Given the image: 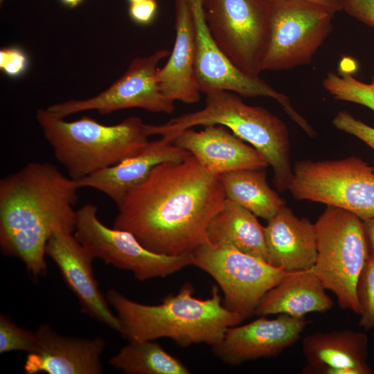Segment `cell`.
Listing matches in <instances>:
<instances>
[{"mask_svg":"<svg viewBox=\"0 0 374 374\" xmlns=\"http://www.w3.org/2000/svg\"><path fill=\"white\" fill-rule=\"evenodd\" d=\"M226 200L219 176L190 154L159 163L130 190L113 227L130 232L150 251L190 254L208 242V224Z\"/></svg>","mask_w":374,"mask_h":374,"instance_id":"1","label":"cell"},{"mask_svg":"<svg viewBox=\"0 0 374 374\" xmlns=\"http://www.w3.org/2000/svg\"><path fill=\"white\" fill-rule=\"evenodd\" d=\"M77 181L46 162H30L0 180V247L35 279L46 275L45 249L59 231L73 233Z\"/></svg>","mask_w":374,"mask_h":374,"instance_id":"2","label":"cell"},{"mask_svg":"<svg viewBox=\"0 0 374 374\" xmlns=\"http://www.w3.org/2000/svg\"><path fill=\"white\" fill-rule=\"evenodd\" d=\"M194 292L192 284L186 283L177 294H168L158 305L134 301L114 288L105 296L118 319V332L128 341L168 338L184 347L199 344L213 346L228 328L242 319L223 305L217 286L206 299L195 297Z\"/></svg>","mask_w":374,"mask_h":374,"instance_id":"3","label":"cell"},{"mask_svg":"<svg viewBox=\"0 0 374 374\" xmlns=\"http://www.w3.org/2000/svg\"><path fill=\"white\" fill-rule=\"evenodd\" d=\"M203 109L174 118L161 125H148L150 136L172 138L179 132L198 125H221L256 148L274 172L278 190L288 189L293 177L287 127L267 109L244 103L235 93L211 90L204 93Z\"/></svg>","mask_w":374,"mask_h":374,"instance_id":"4","label":"cell"},{"mask_svg":"<svg viewBox=\"0 0 374 374\" xmlns=\"http://www.w3.org/2000/svg\"><path fill=\"white\" fill-rule=\"evenodd\" d=\"M36 118L56 160L74 180L118 163L149 141L147 124L136 116L105 125L87 116L68 122L39 109Z\"/></svg>","mask_w":374,"mask_h":374,"instance_id":"5","label":"cell"},{"mask_svg":"<svg viewBox=\"0 0 374 374\" xmlns=\"http://www.w3.org/2000/svg\"><path fill=\"white\" fill-rule=\"evenodd\" d=\"M317 256L313 269L339 307L359 314L357 283L369 256L363 220L341 208L327 206L314 224Z\"/></svg>","mask_w":374,"mask_h":374,"instance_id":"6","label":"cell"},{"mask_svg":"<svg viewBox=\"0 0 374 374\" xmlns=\"http://www.w3.org/2000/svg\"><path fill=\"white\" fill-rule=\"evenodd\" d=\"M288 190L296 199L341 208L362 220L374 215V172L359 157L297 161Z\"/></svg>","mask_w":374,"mask_h":374,"instance_id":"7","label":"cell"},{"mask_svg":"<svg viewBox=\"0 0 374 374\" xmlns=\"http://www.w3.org/2000/svg\"><path fill=\"white\" fill-rule=\"evenodd\" d=\"M335 13L308 0L271 2L262 71L287 70L310 63L331 33Z\"/></svg>","mask_w":374,"mask_h":374,"instance_id":"8","label":"cell"},{"mask_svg":"<svg viewBox=\"0 0 374 374\" xmlns=\"http://www.w3.org/2000/svg\"><path fill=\"white\" fill-rule=\"evenodd\" d=\"M192 265L208 273L223 293L222 304L244 321L265 294L292 272L226 244L208 242L192 253Z\"/></svg>","mask_w":374,"mask_h":374,"instance_id":"9","label":"cell"},{"mask_svg":"<svg viewBox=\"0 0 374 374\" xmlns=\"http://www.w3.org/2000/svg\"><path fill=\"white\" fill-rule=\"evenodd\" d=\"M206 21L220 51L242 72L258 76L269 38L270 3L203 0Z\"/></svg>","mask_w":374,"mask_h":374,"instance_id":"10","label":"cell"},{"mask_svg":"<svg viewBox=\"0 0 374 374\" xmlns=\"http://www.w3.org/2000/svg\"><path fill=\"white\" fill-rule=\"evenodd\" d=\"M74 235L95 259L130 271L144 281L165 278L192 265V253L159 254L145 248L129 231L109 228L98 217V208L86 204L76 211Z\"/></svg>","mask_w":374,"mask_h":374,"instance_id":"11","label":"cell"},{"mask_svg":"<svg viewBox=\"0 0 374 374\" xmlns=\"http://www.w3.org/2000/svg\"><path fill=\"white\" fill-rule=\"evenodd\" d=\"M170 54L166 49H159L149 56L134 58L125 73L98 95L55 103L47 109L61 118L88 110L107 114L130 108L171 114L174 102L163 94L158 80V64Z\"/></svg>","mask_w":374,"mask_h":374,"instance_id":"12","label":"cell"},{"mask_svg":"<svg viewBox=\"0 0 374 374\" xmlns=\"http://www.w3.org/2000/svg\"><path fill=\"white\" fill-rule=\"evenodd\" d=\"M186 1L194 22L195 71L202 92L226 90L244 97L271 98L281 105L291 118H295L298 112L285 95L275 90L258 76L240 71L220 51L208 27L203 0Z\"/></svg>","mask_w":374,"mask_h":374,"instance_id":"13","label":"cell"},{"mask_svg":"<svg viewBox=\"0 0 374 374\" xmlns=\"http://www.w3.org/2000/svg\"><path fill=\"white\" fill-rule=\"evenodd\" d=\"M306 324L305 317L279 314L269 319L262 316L247 324L228 328L212 349L220 360L231 366L276 357L299 339Z\"/></svg>","mask_w":374,"mask_h":374,"instance_id":"14","label":"cell"},{"mask_svg":"<svg viewBox=\"0 0 374 374\" xmlns=\"http://www.w3.org/2000/svg\"><path fill=\"white\" fill-rule=\"evenodd\" d=\"M45 253L77 297L81 312L118 332V319L109 307L93 275L94 258L75 235L63 231L53 233L47 242Z\"/></svg>","mask_w":374,"mask_h":374,"instance_id":"15","label":"cell"},{"mask_svg":"<svg viewBox=\"0 0 374 374\" xmlns=\"http://www.w3.org/2000/svg\"><path fill=\"white\" fill-rule=\"evenodd\" d=\"M37 344L27 354L26 374H100L103 372L100 355L105 342L102 337L85 339L64 336L49 325L35 330Z\"/></svg>","mask_w":374,"mask_h":374,"instance_id":"16","label":"cell"},{"mask_svg":"<svg viewBox=\"0 0 374 374\" xmlns=\"http://www.w3.org/2000/svg\"><path fill=\"white\" fill-rule=\"evenodd\" d=\"M172 142L193 155L208 171L218 176L233 170L268 166L256 148L221 125H207L200 131L186 129L177 133Z\"/></svg>","mask_w":374,"mask_h":374,"instance_id":"17","label":"cell"},{"mask_svg":"<svg viewBox=\"0 0 374 374\" xmlns=\"http://www.w3.org/2000/svg\"><path fill=\"white\" fill-rule=\"evenodd\" d=\"M190 154L166 136L149 141L140 152L118 163L75 180L80 188L100 191L119 206L127 193L149 176L152 169L166 161L183 160Z\"/></svg>","mask_w":374,"mask_h":374,"instance_id":"18","label":"cell"},{"mask_svg":"<svg viewBox=\"0 0 374 374\" xmlns=\"http://www.w3.org/2000/svg\"><path fill=\"white\" fill-rule=\"evenodd\" d=\"M175 40L166 64L158 71L163 94L172 102L195 104L202 92L196 75L194 22L186 0H175Z\"/></svg>","mask_w":374,"mask_h":374,"instance_id":"19","label":"cell"},{"mask_svg":"<svg viewBox=\"0 0 374 374\" xmlns=\"http://www.w3.org/2000/svg\"><path fill=\"white\" fill-rule=\"evenodd\" d=\"M267 262L288 272L314 267L317 246L314 224L284 206L265 226Z\"/></svg>","mask_w":374,"mask_h":374,"instance_id":"20","label":"cell"},{"mask_svg":"<svg viewBox=\"0 0 374 374\" xmlns=\"http://www.w3.org/2000/svg\"><path fill=\"white\" fill-rule=\"evenodd\" d=\"M334 302L313 268L292 272L268 291L254 314L258 317L286 314L304 317L310 312H325Z\"/></svg>","mask_w":374,"mask_h":374,"instance_id":"21","label":"cell"},{"mask_svg":"<svg viewBox=\"0 0 374 374\" xmlns=\"http://www.w3.org/2000/svg\"><path fill=\"white\" fill-rule=\"evenodd\" d=\"M368 336L351 330L314 332L305 337L302 349L308 365L304 373L323 367L349 368L356 374H371L367 363Z\"/></svg>","mask_w":374,"mask_h":374,"instance_id":"22","label":"cell"},{"mask_svg":"<svg viewBox=\"0 0 374 374\" xmlns=\"http://www.w3.org/2000/svg\"><path fill=\"white\" fill-rule=\"evenodd\" d=\"M207 240L211 244L232 246L267 262L265 227L256 215L228 199L211 220Z\"/></svg>","mask_w":374,"mask_h":374,"instance_id":"23","label":"cell"},{"mask_svg":"<svg viewBox=\"0 0 374 374\" xmlns=\"http://www.w3.org/2000/svg\"><path fill=\"white\" fill-rule=\"evenodd\" d=\"M226 199L267 220L284 206L285 201L268 184L264 168H247L219 175Z\"/></svg>","mask_w":374,"mask_h":374,"instance_id":"24","label":"cell"},{"mask_svg":"<svg viewBox=\"0 0 374 374\" xmlns=\"http://www.w3.org/2000/svg\"><path fill=\"white\" fill-rule=\"evenodd\" d=\"M129 374H188L189 369L154 340L132 341L108 361Z\"/></svg>","mask_w":374,"mask_h":374,"instance_id":"25","label":"cell"},{"mask_svg":"<svg viewBox=\"0 0 374 374\" xmlns=\"http://www.w3.org/2000/svg\"><path fill=\"white\" fill-rule=\"evenodd\" d=\"M323 85L334 98L359 104L374 111V84L362 82L350 74L330 72Z\"/></svg>","mask_w":374,"mask_h":374,"instance_id":"26","label":"cell"},{"mask_svg":"<svg viewBox=\"0 0 374 374\" xmlns=\"http://www.w3.org/2000/svg\"><path fill=\"white\" fill-rule=\"evenodd\" d=\"M357 297L360 308L359 326L374 328V256L369 255L357 280Z\"/></svg>","mask_w":374,"mask_h":374,"instance_id":"27","label":"cell"},{"mask_svg":"<svg viewBox=\"0 0 374 374\" xmlns=\"http://www.w3.org/2000/svg\"><path fill=\"white\" fill-rule=\"evenodd\" d=\"M37 344L35 331L24 329L8 316L0 314V353L11 351L32 352Z\"/></svg>","mask_w":374,"mask_h":374,"instance_id":"28","label":"cell"},{"mask_svg":"<svg viewBox=\"0 0 374 374\" xmlns=\"http://www.w3.org/2000/svg\"><path fill=\"white\" fill-rule=\"evenodd\" d=\"M332 124L338 130L357 137L374 151V127L354 118L346 111L339 112L333 118ZM372 169L374 172V163Z\"/></svg>","mask_w":374,"mask_h":374,"instance_id":"29","label":"cell"},{"mask_svg":"<svg viewBox=\"0 0 374 374\" xmlns=\"http://www.w3.org/2000/svg\"><path fill=\"white\" fill-rule=\"evenodd\" d=\"M28 57L18 48H7L0 51V69L6 75L17 77L26 70Z\"/></svg>","mask_w":374,"mask_h":374,"instance_id":"30","label":"cell"},{"mask_svg":"<svg viewBox=\"0 0 374 374\" xmlns=\"http://www.w3.org/2000/svg\"><path fill=\"white\" fill-rule=\"evenodd\" d=\"M342 10L374 28V0H340Z\"/></svg>","mask_w":374,"mask_h":374,"instance_id":"31","label":"cell"},{"mask_svg":"<svg viewBox=\"0 0 374 374\" xmlns=\"http://www.w3.org/2000/svg\"><path fill=\"white\" fill-rule=\"evenodd\" d=\"M158 9L156 0H144L130 3L128 13L135 23L148 25L154 19Z\"/></svg>","mask_w":374,"mask_h":374,"instance_id":"32","label":"cell"},{"mask_svg":"<svg viewBox=\"0 0 374 374\" xmlns=\"http://www.w3.org/2000/svg\"><path fill=\"white\" fill-rule=\"evenodd\" d=\"M364 231L367 241L369 255L374 256V215L363 220Z\"/></svg>","mask_w":374,"mask_h":374,"instance_id":"33","label":"cell"},{"mask_svg":"<svg viewBox=\"0 0 374 374\" xmlns=\"http://www.w3.org/2000/svg\"><path fill=\"white\" fill-rule=\"evenodd\" d=\"M269 3L277 1V0H265ZM314 1L321 5H323L333 10L336 12L340 10H342L341 1L340 0H308Z\"/></svg>","mask_w":374,"mask_h":374,"instance_id":"34","label":"cell"},{"mask_svg":"<svg viewBox=\"0 0 374 374\" xmlns=\"http://www.w3.org/2000/svg\"><path fill=\"white\" fill-rule=\"evenodd\" d=\"M64 5L69 8H75L78 6L83 0H60Z\"/></svg>","mask_w":374,"mask_h":374,"instance_id":"35","label":"cell"},{"mask_svg":"<svg viewBox=\"0 0 374 374\" xmlns=\"http://www.w3.org/2000/svg\"><path fill=\"white\" fill-rule=\"evenodd\" d=\"M130 3H135V2H139V1H144V0H127Z\"/></svg>","mask_w":374,"mask_h":374,"instance_id":"36","label":"cell"},{"mask_svg":"<svg viewBox=\"0 0 374 374\" xmlns=\"http://www.w3.org/2000/svg\"><path fill=\"white\" fill-rule=\"evenodd\" d=\"M371 83H372V84H374V75H373V77H372Z\"/></svg>","mask_w":374,"mask_h":374,"instance_id":"37","label":"cell"},{"mask_svg":"<svg viewBox=\"0 0 374 374\" xmlns=\"http://www.w3.org/2000/svg\"><path fill=\"white\" fill-rule=\"evenodd\" d=\"M3 1V0H0V2L2 3Z\"/></svg>","mask_w":374,"mask_h":374,"instance_id":"38","label":"cell"}]
</instances>
